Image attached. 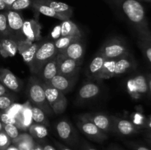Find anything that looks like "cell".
<instances>
[{"instance_id":"obj_1","label":"cell","mask_w":151,"mask_h":150,"mask_svg":"<svg viewBox=\"0 0 151 150\" xmlns=\"http://www.w3.org/2000/svg\"><path fill=\"white\" fill-rule=\"evenodd\" d=\"M109 1L134 29L139 39L151 41V30L146 17L145 10L139 0Z\"/></svg>"},{"instance_id":"obj_2","label":"cell","mask_w":151,"mask_h":150,"mask_svg":"<svg viewBox=\"0 0 151 150\" xmlns=\"http://www.w3.org/2000/svg\"><path fill=\"white\" fill-rule=\"evenodd\" d=\"M137 66V61L131 53L114 60H106L97 81H102L129 73L135 70Z\"/></svg>"},{"instance_id":"obj_3","label":"cell","mask_w":151,"mask_h":150,"mask_svg":"<svg viewBox=\"0 0 151 150\" xmlns=\"http://www.w3.org/2000/svg\"><path fill=\"white\" fill-rule=\"evenodd\" d=\"M27 95L31 105L42 110L47 116L55 115L47 100L42 82L35 75H32L29 79Z\"/></svg>"},{"instance_id":"obj_4","label":"cell","mask_w":151,"mask_h":150,"mask_svg":"<svg viewBox=\"0 0 151 150\" xmlns=\"http://www.w3.org/2000/svg\"><path fill=\"white\" fill-rule=\"evenodd\" d=\"M58 54L57 49L55 46L54 41L52 40H46L40 41L39 46L35 52L32 63L29 66L32 75H36L41 68L49 60L56 57Z\"/></svg>"},{"instance_id":"obj_5","label":"cell","mask_w":151,"mask_h":150,"mask_svg":"<svg viewBox=\"0 0 151 150\" xmlns=\"http://www.w3.org/2000/svg\"><path fill=\"white\" fill-rule=\"evenodd\" d=\"M100 53L106 60H114L129 54V48L126 42L117 37L107 40L99 49Z\"/></svg>"},{"instance_id":"obj_6","label":"cell","mask_w":151,"mask_h":150,"mask_svg":"<svg viewBox=\"0 0 151 150\" xmlns=\"http://www.w3.org/2000/svg\"><path fill=\"white\" fill-rule=\"evenodd\" d=\"M127 91L134 99H141L149 94L147 76L137 74L131 76L126 82Z\"/></svg>"},{"instance_id":"obj_7","label":"cell","mask_w":151,"mask_h":150,"mask_svg":"<svg viewBox=\"0 0 151 150\" xmlns=\"http://www.w3.org/2000/svg\"><path fill=\"white\" fill-rule=\"evenodd\" d=\"M42 83L47 100L54 114L60 115L64 113L67 107V99L65 94L48 84Z\"/></svg>"},{"instance_id":"obj_8","label":"cell","mask_w":151,"mask_h":150,"mask_svg":"<svg viewBox=\"0 0 151 150\" xmlns=\"http://www.w3.org/2000/svg\"><path fill=\"white\" fill-rule=\"evenodd\" d=\"M7 16V25H8L9 32L10 34V38L16 41L24 40L22 35V27H23L24 19L23 16L20 12L14 11V10H7L5 11Z\"/></svg>"},{"instance_id":"obj_9","label":"cell","mask_w":151,"mask_h":150,"mask_svg":"<svg viewBox=\"0 0 151 150\" xmlns=\"http://www.w3.org/2000/svg\"><path fill=\"white\" fill-rule=\"evenodd\" d=\"M77 126L80 130L91 141L96 142H103L108 138L107 133L99 129L92 122L81 116L79 117V121L77 122Z\"/></svg>"},{"instance_id":"obj_10","label":"cell","mask_w":151,"mask_h":150,"mask_svg":"<svg viewBox=\"0 0 151 150\" xmlns=\"http://www.w3.org/2000/svg\"><path fill=\"white\" fill-rule=\"evenodd\" d=\"M81 117L92 122L106 133L112 132L114 125V119L112 116L102 113H89L81 115Z\"/></svg>"},{"instance_id":"obj_11","label":"cell","mask_w":151,"mask_h":150,"mask_svg":"<svg viewBox=\"0 0 151 150\" xmlns=\"http://www.w3.org/2000/svg\"><path fill=\"white\" fill-rule=\"evenodd\" d=\"M58 74L66 76H78V72L82 62L72 60L66 57L63 54H58Z\"/></svg>"},{"instance_id":"obj_12","label":"cell","mask_w":151,"mask_h":150,"mask_svg":"<svg viewBox=\"0 0 151 150\" xmlns=\"http://www.w3.org/2000/svg\"><path fill=\"white\" fill-rule=\"evenodd\" d=\"M113 119L114 125L112 132L121 136H131L139 133L141 131V129L129 119L116 116H113Z\"/></svg>"},{"instance_id":"obj_13","label":"cell","mask_w":151,"mask_h":150,"mask_svg":"<svg viewBox=\"0 0 151 150\" xmlns=\"http://www.w3.org/2000/svg\"><path fill=\"white\" fill-rule=\"evenodd\" d=\"M55 129L59 138L69 145H73L78 141L76 131L72 124L66 119L59 121L55 125Z\"/></svg>"},{"instance_id":"obj_14","label":"cell","mask_w":151,"mask_h":150,"mask_svg":"<svg viewBox=\"0 0 151 150\" xmlns=\"http://www.w3.org/2000/svg\"><path fill=\"white\" fill-rule=\"evenodd\" d=\"M22 35L24 40L35 43L42 40L41 35V24L35 19L24 20L22 27Z\"/></svg>"},{"instance_id":"obj_15","label":"cell","mask_w":151,"mask_h":150,"mask_svg":"<svg viewBox=\"0 0 151 150\" xmlns=\"http://www.w3.org/2000/svg\"><path fill=\"white\" fill-rule=\"evenodd\" d=\"M0 82L7 89L14 93H19L23 87V82L9 69L0 68Z\"/></svg>"},{"instance_id":"obj_16","label":"cell","mask_w":151,"mask_h":150,"mask_svg":"<svg viewBox=\"0 0 151 150\" xmlns=\"http://www.w3.org/2000/svg\"><path fill=\"white\" fill-rule=\"evenodd\" d=\"M16 43H17L18 52L21 54L25 63L29 67L35 52L39 46L40 41L32 43L24 39L17 41Z\"/></svg>"},{"instance_id":"obj_17","label":"cell","mask_w":151,"mask_h":150,"mask_svg":"<svg viewBox=\"0 0 151 150\" xmlns=\"http://www.w3.org/2000/svg\"><path fill=\"white\" fill-rule=\"evenodd\" d=\"M77 79H78V76H66L57 74L47 84L63 93V94H66L75 86Z\"/></svg>"},{"instance_id":"obj_18","label":"cell","mask_w":151,"mask_h":150,"mask_svg":"<svg viewBox=\"0 0 151 150\" xmlns=\"http://www.w3.org/2000/svg\"><path fill=\"white\" fill-rule=\"evenodd\" d=\"M58 74V55L44 65L36 76L44 83H49L55 76Z\"/></svg>"},{"instance_id":"obj_19","label":"cell","mask_w":151,"mask_h":150,"mask_svg":"<svg viewBox=\"0 0 151 150\" xmlns=\"http://www.w3.org/2000/svg\"><path fill=\"white\" fill-rule=\"evenodd\" d=\"M16 126L22 131H28L29 126L32 124V105L27 101L24 103L22 110L16 116Z\"/></svg>"},{"instance_id":"obj_20","label":"cell","mask_w":151,"mask_h":150,"mask_svg":"<svg viewBox=\"0 0 151 150\" xmlns=\"http://www.w3.org/2000/svg\"><path fill=\"white\" fill-rule=\"evenodd\" d=\"M60 54H63V55L72 60L82 62L85 54V44L82 38L75 40Z\"/></svg>"},{"instance_id":"obj_21","label":"cell","mask_w":151,"mask_h":150,"mask_svg":"<svg viewBox=\"0 0 151 150\" xmlns=\"http://www.w3.org/2000/svg\"><path fill=\"white\" fill-rule=\"evenodd\" d=\"M100 94V87L94 82H86L78 91V99L81 101H86L96 98Z\"/></svg>"},{"instance_id":"obj_22","label":"cell","mask_w":151,"mask_h":150,"mask_svg":"<svg viewBox=\"0 0 151 150\" xmlns=\"http://www.w3.org/2000/svg\"><path fill=\"white\" fill-rule=\"evenodd\" d=\"M106 59L97 52L88 64L86 69V75L90 79L97 80L99 75L103 69Z\"/></svg>"},{"instance_id":"obj_23","label":"cell","mask_w":151,"mask_h":150,"mask_svg":"<svg viewBox=\"0 0 151 150\" xmlns=\"http://www.w3.org/2000/svg\"><path fill=\"white\" fill-rule=\"evenodd\" d=\"M37 2L46 4L51 7L52 9L58 13L59 14L65 16L68 19H70L73 13V8L69 4L61 1H55V0H35Z\"/></svg>"},{"instance_id":"obj_24","label":"cell","mask_w":151,"mask_h":150,"mask_svg":"<svg viewBox=\"0 0 151 150\" xmlns=\"http://www.w3.org/2000/svg\"><path fill=\"white\" fill-rule=\"evenodd\" d=\"M36 141L28 132H22L15 139L12 140V144L17 146L19 150H32L36 145Z\"/></svg>"},{"instance_id":"obj_25","label":"cell","mask_w":151,"mask_h":150,"mask_svg":"<svg viewBox=\"0 0 151 150\" xmlns=\"http://www.w3.org/2000/svg\"><path fill=\"white\" fill-rule=\"evenodd\" d=\"M18 52L17 43L10 38H1L0 40V54L4 58L13 57Z\"/></svg>"},{"instance_id":"obj_26","label":"cell","mask_w":151,"mask_h":150,"mask_svg":"<svg viewBox=\"0 0 151 150\" xmlns=\"http://www.w3.org/2000/svg\"><path fill=\"white\" fill-rule=\"evenodd\" d=\"M31 7H32L35 11L41 13V14L44 15V16H48V17L54 18V19L60 20L61 21H62L68 20L67 18L62 16V15L59 14L58 13L55 11L53 9H52L51 7H50L49 6L46 5V4H41V3L37 2V1H35V0H34L33 2H32V4Z\"/></svg>"},{"instance_id":"obj_27","label":"cell","mask_w":151,"mask_h":150,"mask_svg":"<svg viewBox=\"0 0 151 150\" xmlns=\"http://www.w3.org/2000/svg\"><path fill=\"white\" fill-rule=\"evenodd\" d=\"M60 26V36L82 37L81 32L76 24L70 19L62 21Z\"/></svg>"},{"instance_id":"obj_28","label":"cell","mask_w":151,"mask_h":150,"mask_svg":"<svg viewBox=\"0 0 151 150\" xmlns=\"http://www.w3.org/2000/svg\"><path fill=\"white\" fill-rule=\"evenodd\" d=\"M28 133L34 138L35 141H44L48 135V129L44 125L32 123L28 129Z\"/></svg>"},{"instance_id":"obj_29","label":"cell","mask_w":151,"mask_h":150,"mask_svg":"<svg viewBox=\"0 0 151 150\" xmlns=\"http://www.w3.org/2000/svg\"><path fill=\"white\" fill-rule=\"evenodd\" d=\"M32 123L42 124L46 126H48L50 124L47 114L42 110L35 106H32Z\"/></svg>"},{"instance_id":"obj_30","label":"cell","mask_w":151,"mask_h":150,"mask_svg":"<svg viewBox=\"0 0 151 150\" xmlns=\"http://www.w3.org/2000/svg\"><path fill=\"white\" fill-rule=\"evenodd\" d=\"M79 38L82 37L78 36H60V38H58L57 40L54 41L55 46L57 49L58 54L62 53V51H64L72 42L77 40Z\"/></svg>"},{"instance_id":"obj_31","label":"cell","mask_w":151,"mask_h":150,"mask_svg":"<svg viewBox=\"0 0 151 150\" xmlns=\"http://www.w3.org/2000/svg\"><path fill=\"white\" fill-rule=\"evenodd\" d=\"M138 45L144 55L145 58L147 60V63L151 66V41H141L139 40Z\"/></svg>"},{"instance_id":"obj_32","label":"cell","mask_w":151,"mask_h":150,"mask_svg":"<svg viewBox=\"0 0 151 150\" xmlns=\"http://www.w3.org/2000/svg\"><path fill=\"white\" fill-rule=\"evenodd\" d=\"M34 0H16L10 5L8 10H14V11L20 12L22 10L29 8L32 4Z\"/></svg>"},{"instance_id":"obj_33","label":"cell","mask_w":151,"mask_h":150,"mask_svg":"<svg viewBox=\"0 0 151 150\" xmlns=\"http://www.w3.org/2000/svg\"><path fill=\"white\" fill-rule=\"evenodd\" d=\"M0 36L1 38H10L5 11L0 13Z\"/></svg>"},{"instance_id":"obj_34","label":"cell","mask_w":151,"mask_h":150,"mask_svg":"<svg viewBox=\"0 0 151 150\" xmlns=\"http://www.w3.org/2000/svg\"><path fill=\"white\" fill-rule=\"evenodd\" d=\"M16 96L10 94L0 96V110L5 111L16 101Z\"/></svg>"},{"instance_id":"obj_35","label":"cell","mask_w":151,"mask_h":150,"mask_svg":"<svg viewBox=\"0 0 151 150\" xmlns=\"http://www.w3.org/2000/svg\"><path fill=\"white\" fill-rule=\"evenodd\" d=\"M3 130L6 134L10 137L11 140L15 139L17 138L20 134L19 129L17 126L13 124H3Z\"/></svg>"},{"instance_id":"obj_36","label":"cell","mask_w":151,"mask_h":150,"mask_svg":"<svg viewBox=\"0 0 151 150\" xmlns=\"http://www.w3.org/2000/svg\"><path fill=\"white\" fill-rule=\"evenodd\" d=\"M12 144V140L10 137L4 132V130L0 132V150H5L10 144Z\"/></svg>"},{"instance_id":"obj_37","label":"cell","mask_w":151,"mask_h":150,"mask_svg":"<svg viewBox=\"0 0 151 150\" xmlns=\"http://www.w3.org/2000/svg\"><path fill=\"white\" fill-rule=\"evenodd\" d=\"M0 121H1L3 124H13L16 125V118L11 116L10 114L6 113V112L1 111V113H0Z\"/></svg>"},{"instance_id":"obj_38","label":"cell","mask_w":151,"mask_h":150,"mask_svg":"<svg viewBox=\"0 0 151 150\" xmlns=\"http://www.w3.org/2000/svg\"><path fill=\"white\" fill-rule=\"evenodd\" d=\"M22 105L23 104H19V103H13L10 107H9L7 110H6V113H7L8 114H10V116H13V117L16 118V116L19 114V113L20 112V110H22Z\"/></svg>"},{"instance_id":"obj_39","label":"cell","mask_w":151,"mask_h":150,"mask_svg":"<svg viewBox=\"0 0 151 150\" xmlns=\"http://www.w3.org/2000/svg\"><path fill=\"white\" fill-rule=\"evenodd\" d=\"M130 146L133 149V150H150V149L147 148V146L142 144H136V143H131Z\"/></svg>"},{"instance_id":"obj_40","label":"cell","mask_w":151,"mask_h":150,"mask_svg":"<svg viewBox=\"0 0 151 150\" xmlns=\"http://www.w3.org/2000/svg\"><path fill=\"white\" fill-rule=\"evenodd\" d=\"M38 143L41 144L43 150H57L53 146H52L51 144H47V143H46L44 141H38Z\"/></svg>"},{"instance_id":"obj_41","label":"cell","mask_w":151,"mask_h":150,"mask_svg":"<svg viewBox=\"0 0 151 150\" xmlns=\"http://www.w3.org/2000/svg\"><path fill=\"white\" fill-rule=\"evenodd\" d=\"M10 94V91L7 89L2 83L0 82V96L4 95H7V94Z\"/></svg>"},{"instance_id":"obj_42","label":"cell","mask_w":151,"mask_h":150,"mask_svg":"<svg viewBox=\"0 0 151 150\" xmlns=\"http://www.w3.org/2000/svg\"><path fill=\"white\" fill-rule=\"evenodd\" d=\"M55 144L56 147L58 148V150H72L69 147L63 145L61 143L58 142V141H55Z\"/></svg>"},{"instance_id":"obj_43","label":"cell","mask_w":151,"mask_h":150,"mask_svg":"<svg viewBox=\"0 0 151 150\" xmlns=\"http://www.w3.org/2000/svg\"><path fill=\"white\" fill-rule=\"evenodd\" d=\"M146 76H147V85H148L149 94L151 96V74H146Z\"/></svg>"},{"instance_id":"obj_44","label":"cell","mask_w":151,"mask_h":150,"mask_svg":"<svg viewBox=\"0 0 151 150\" xmlns=\"http://www.w3.org/2000/svg\"><path fill=\"white\" fill-rule=\"evenodd\" d=\"M83 150H97V149H95L94 147L91 146L89 144H86V143H84L83 145Z\"/></svg>"},{"instance_id":"obj_45","label":"cell","mask_w":151,"mask_h":150,"mask_svg":"<svg viewBox=\"0 0 151 150\" xmlns=\"http://www.w3.org/2000/svg\"><path fill=\"white\" fill-rule=\"evenodd\" d=\"M7 10V7L3 0H0V11H6Z\"/></svg>"},{"instance_id":"obj_46","label":"cell","mask_w":151,"mask_h":150,"mask_svg":"<svg viewBox=\"0 0 151 150\" xmlns=\"http://www.w3.org/2000/svg\"><path fill=\"white\" fill-rule=\"evenodd\" d=\"M15 1H16V0H3V1L4 2V4H5L6 6H7V10H8L9 7H10V5H11V4H13Z\"/></svg>"},{"instance_id":"obj_47","label":"cell","mask_w":151,"mask_h":150,"mask_svg":"<svg viewBox=\"0 0 151 150\" xmlns=\"http://www.w3.org/2000/svg\"><path fill=\"white\" fill-rule=\"evenodd\" d=\"M146 138L148 143H151V130H147L146 132Z\"/></svg>"},{"instance_id":"obj_48","label":"cell","mask_w":151,"mask_h":150,"mask_svg":"<svg viewBox=\"0 0 151 150\" xmlns=\"http://www.w3.org/2000/svg\"><path fill=\"white\" fill-rule=\"evenodd\" d=\"M5 150H19V149L17 148V146H15L14 144H11L8 147H7V149H6Z\"/></svg>"},{"instance_id":"obj_49","label":"cell","mask_w":151,"mask_h":150,"mask_svg":"<svg viewBox=\"0 0 151 150\" xmlns=\"http://www.w3.org/2000/svg\"><path fill=\"white\" fill-rule=\"evenodd\" d=\"M32 150H43V149H42V147H41V144H40L38 142H37L36 145L35 146V147H34Z\"/></svg>"},{"instance_id":"obj_50","label":"cell","mask_w":151,"mask_h":150,"mask_svg":"<svg viewBox=\"0 0 151 150\" xmlns=\"http://www.w3.org/2000/svg\"><path fill=\"white\" fill-rule=\"evenodd\" d=\"M3 130V124L0 121V132Z\"/></svg>"},{"instance_id":"obj_51","label":"cell","mask_w":151,"mask_h":150,"mask_svg":"<svg viewBox=\"0 0 151 150\" xmlns=\"http://www.w3.org/2000/svg\"><path fill=\"white\" fill-rule=\"evenodd\" d=\"M139 1H148V2H151V0H139Z\"/></svg>"},{"instance_id":"obj_52","label":"cell","mask_w":151,"mask_h":150,"mask_svg":"<svg viewBox=\"0 0 151 150\" xmlns=\"http://www.w3.org/2000/svg\"><path fill=\"white\" fill-rule=\"evenodd\" d=\"M114 150H121V149H114Z\"/></svg>"},{"instance_id":"obj_53","label":"cell","mask_w":151,"mask_h":150,"mask_svg":"<svg viewBox=\"0 0 151 150\" xmlns=\"http://www.w3.org/2000/svg\"><path fill=\"white\" fill-rule=\"evenodd\" d=\"M148 144H150V145L151 146V143H148Z\"/></svg>"}]
</instances>
